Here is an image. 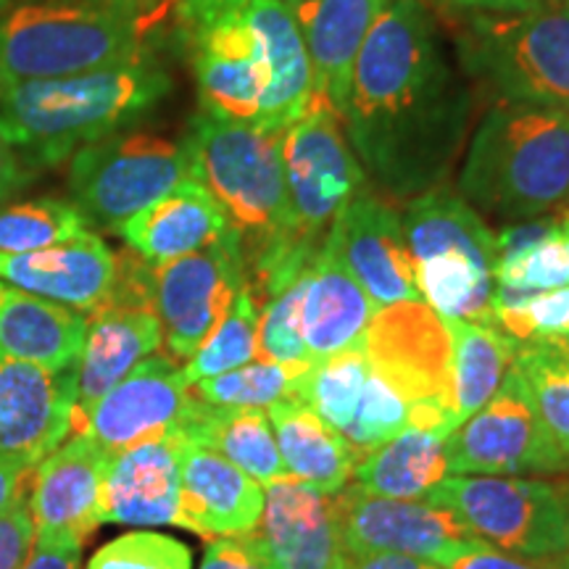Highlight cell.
I'll return each instance as SVG.
<instances>
[{
  "label": "cell",
  "instance_id": "6da1fadb",
  "mask_svg": "<svg viewBox=\"0 0 569 569\" xmlns=\"http://www.w3.org/2000/svg\"><path fill=\"white\" fill-rule=\"evenodd\" d=\"M475 101L438 13L425 0H393L356 59L340 117L369 188L398 203L446 188Z\"/></svg>",
  "mask_w": 569,
  "mask_h": 569
},
{
  "label": "cell",
  "instance_id": "7a4b0ae2",
  "mask_svg": "<svg viewBox=\"0 0 569 569\" xmlns=\"http://www.w3.org/2000/svg\"><path fill=\"white\" fill-rule=\"evenodd\" d=\"M201 111L282 132L315 101L301 27L284 0H172Z\"/></svg>",
  "mask_w": 569,
  "mask_h": 569
},
{
  "label": "cell",
  "instance_id": "3957f363",
  "mask_svg": "<svg viewBox=\"0 0 569 569\" xmlns=\"http://www.w3.org/2000/svg\"><path fill=\"white\" fill-rule=\"evenodd\" d=\"M172 92V77L153 56L24 82L0 92V138L27 169H53L80 148L122 132Z\"/></svg>",
  "mask_w": 569,
  "mask_h": 569
},
{
  "label": "cell",
  "instance_id": "277c9868",
  "mask_svg": "<svg viewBox=\"0 0 569 569\" xmlns=\"http://www.w3.org/2000/svg\"><path fill=\"white\" fill-rule=\"evenodd\" d=\"M172 0H42L0 17V92L153 56Z\"/></svg>",
  "mask_w": 569,
  "mask_h": 569
},
{
  "label": "cell",
  "instance_id": "5b68a950",
  "mask_svg": "<svg viewBox=\"0 0 569 569\" xmlns=\"http://www.w3.org/2000/svg\"><path fill=\"white\" fill-rule=\"evenodd\" d=\"M459 196L480 217L569 219V111L493 103L469 134Z\"/></svg>",
  "mask_w": 569,
  "mask_h": 569
},
{
  "label": "cell",
  "instance_id": "8992f818",
  "mask_svg": "<svg viewBox=\"0 0 569 569\" xmlns=\"http://www.w3.org/2000/svg\"><path fill=\"white\" fill-rule=\"evenodd\" d=\"M451 46L475 96L569 111V6L451 17Z\"/></svg>",
  "mask_w": 569,
  "mask_h": 569
},
{
  "label": "cell",
  "instance_id": "52a82bcc",
  "mask_svg": "<svg viewBox=\"0 0 569 569\" xmlns=\"http://www.w3.org/2000/svg\"><path fill=\"white\" fill-rule=\"evenodd\" d=\"M184 148L201 180L243 238L246 261L284 243L317 246L296 232L282 161V132L198 111Z\"/></svg>",
  "mask_w": 569,
  "mask_h": 569
},
{
  "label": "cell",
  "instance_id": "ba28073f",
  "mask_svg": "<svg viewBox=\"0 0 569 569\" xmlns=\"http://www.w3.org/2000/svg\"><path fill=\"white\" fill-rule=\"evenodd\" d=\"M419 298L443 319L493 322L496 232L448 188L411 198L401 213Z\"/></svg>",
  "mask_w": 569,
  "mask_h": 569
},
{
  "label": "cell",
  "instance_id": "9c48e42d",
  "mask_svg": "<svg viewBox=\"0 0 569 569\" xmlns=\"http://www.w3.org/2000/svg\"><path fill=\"white\" fill-rule=\"evenodd\" d=\"M422 501L451 511L490 549L525 561H546L565 549L569 496L561 480L451 475Z\"/></svg>",
  "mask_w": 569,
  "mask_h": 569
},
{
  "label": "cell",
  "instance_id": "30bf717a",
  "mask_svg": "<svg viewBox=\"0 0 569 569\" xmlns=\"http://www.w3.org/2000/svg\"><path fill=\"white\" fill-rule=\"evenodd\" d=\"M193 177L184 142L122 130L69 159V196L88 224L113 230Z\"/></svg>",
  "mask_w": 569,
  "mask_h": 569
},
{
  "label": "cell",
  "instance_id": "8fae6325",
  "mask_svg": "<svg viewBox=\"0 0 569 569\" xmlns=\"http://www.w3.org/2000/svg\"><path fill=\"white\" fill-rule=\"evenodd\" d=\"M161 348V322L153 301V267L140 256H117V280L103 306L88 315L77 359L74 425L140 361Z\"/></svg>",
  "mask_w": 569,
  "mask_h": 569
},
{
  "label": "cell",
  "instance_id": "7c38bea8",
  "mask_svg": "<svg viewBox=\"0 0 569 569\" xmlns=\"http://www.w3.org/2000/svg\"><path fill=\"white\" fill-rule=\"evenodd\" d=\"M243 288V238L234 227L201 251L153 267L156 315L169 359H190Z\"/></svg>",
  "mask_w": 569,
  "mask_h": 569
},
{
  "label": "cell",
  "instance_id": "4fadbf2b",
  "mask_svg": "<svg viewBox=\"0 0 569 569\" xmlns=\"http://www.w3.org/2000/svg\"><path fill=\"white\" fill-rule=\"evenodd\" d=\"M451 475L488 478H546L567 475L569 465L546 438L517 367L486 407L446 438Z\"/></svg>",
  "mask_w": 569,
  "mask_h": 569
},
{
  "label": "cell",
  "instance_id": "5bb4252c",
  "mask_svg": "<svg viewBox=\"0 0 569 569\" xmlns=\"http://www.w3.org/2000/svg\"><path fill=\"white\" fill-rule=\"evenodd\" d=\"M282 161L296 232L322 246L338 213L369 184L336 113L311 103L282 130Z\"/></svg>",
  "mask_w": 569,
  "mask_h": 569
},
{
  "label": "cell",
  "instance_id": "9a60e30c",
  "mask_svg": "<svg viewBox=\"0 0 569 569\" xmlns=\"http://www.w3.org/2000/svg\"><path fill=\"white\" fill-rule=\"evenodd\" d=\"M346 551L351 557L396 553L448 567L461 553L486 549L451 511L427 501H398L367 493L353 482L332 496Z\"/></svg>",
  "mask_w": 569,
  "mask_h": 569
},
{
  "label": "cell",
  "instance_id": "2e32d148",
  "mask_svg": "<svg viewBox=\"0 0 569 569\" xmlns=\"http://www.w3.org/2000/svg\"><path fill=\"white\" fill-rule=\"evenodd\" d=\"M322 246L365 288L375 309L401 301H422L403 238L401 213L369 184L338 213Z\"/></svg>",
  "mask_w": 569,
  "mask_h": 569
},
{
  "label": "cell",
  "instance_id": "e0dca14e",
  "mask_svg": "<svg viewBox=\"0 0 569 569\" xmlns=\"http://www.w3.org/2000/svg\"><path fill=\"white\" fill-rule=\"evenodd\" d=\"M365 353L375 372L386 377L411 409L430 403L448 409L451 338L443 317L425 301L377 309L365 338Z\"/></svg>",
  "mask_w": 569,
  "mask_h": 569
},
{
  "label": "cell",
  "instance_id": "ac0fdd59",
  "mask_svg": "<svg viewBox=\"0 0 569 569\" xmlns=\"http://www.w3.org/2000/svg\"><path fill=\"white\" fill-rule=\"evenodd\" d=\"M77 367L0 359V465L32 472L74 432Z\"/></svg>",
  "mask_w": 569,
  "mask_h": 569
},
{
  "label": "cell",
  "instance_id": "d6986e66",
  "mask_svg": "<svg viewBox=\"0 0 569 569\" xmlns=\"http://www.w3.org/2000/svg\"><path fill=\"white\" fill-rule=\"evenodd\" d=\"M193 386L169 356H148L74 425L106 453L177 430L193 407Z\"/></svg>",
  "mask_w": 569,
  "mask_h": 569
},
{
  "label": "cell",
  "instance_id": "ffe728a7",
  "mask_svg": "<svg viewBox=\"0 0 569 569\" xmlns=\"http://www.w3.org/2000/svg\"><path fill=\"white\" fill-rule=\"evenodd\" d=\"M188 446L190 438L177 427L109 453L101 480V522L132 528L174 525Z\"/></svg>",
  "mask_w": 569,
  "mask_h": 569
},
{
  "label": "cell",
  "instance_id": "44dd1931",
  "mask_svg": "<svg viewBox=\"0 0 569 569\" xmlns=\"http://www.w3.org/2000/svg\"><path fill=\"white\" fill-rule=\"evenodd\" d=\"M109 453L74 432L32 469L34 538L84 543L101 528V480Z\"/></svg>",
  "mask_w": 569,
  "mask_h": 569
},
{
  "label": "cell",
  "instance_id": "7402d4cb",
  "mask_svg": "<svg viewBox=\"0 0 569 569\" xmlns=\"http://www.w3.org/2000/svg\"><path fill=\"white\" fill-rule=\"evenodd\" d=\"M253 532L277 569H346L336 501L296 478L264 488V511Z\"/></svg>",
  "mask_w": 569,
  "mask_h": 569
},
{
  "label": "cell",
  "instance_id": "603a6c76",
  "mask_svg": "<svg viewBox=\"0 0 569 569\" xmlns=\"http://www.w3.org/2000/svg\"><path fill=\"white\" fill-rule=\"evenodd\" d=\"M393 0H298L290 3L301 27L311 77H315V101L343 117L356 59L361 48L390 9Z\"/></svg>",
  "mask_w": 569,
  "mask_h": 569
},
{
  "label": "cell",
  "instance_id": "cb8c5ba5",
  "mask_svg": "<svg viewBox=\"0 0 569 569\" xmlns=\"http://www.w3.org/2000/svg\"><path fill=\"white\" fill-rule=\"evenodd\" d=\"M0 280L46 301L90 315L111 296L117 253L84 230L67 243L32 253H0Z\"/></svg>",
  "mask_w": 569,
  "mask_h": 569
},
{
  "label": "cell",
  "instance_id": "d4e9b609",
  "mask_svg": "<svg viewBox=\"0 0 569 569\" xmlns=\"http://www.w3.org/2000/svg\"><path fill=\"white\" fill-rule=\"evenodd\" d=\"M264 511V486L211 448L190 440L182 457L177 528L206 540L243 536L259 525Z\"/></svg>",
  "mask_w": 569,
  "mask_h": 569
},
{
  "label": "cell",
  "instance_id": "484cf974",
  "mask_svg": "<svg viewBox=\"0 0 569 569\" xmlns=\"http://www.w3.org/2000/svg\"><path fill=\"white\" fill-rule=\"evenodd\" d=\"M230 227V217L211 190L190 177L119 224L117 234L146 264L159 267L217 243Z\"/></svg>",
  "mask_w": 569,
  "mask_h": 569
},
{
  "label": "cell",
  "instance_id": "4316f807",
  "mask_svg": "<svg viewBox=\"0 0 569 569\" xmlns=\"http://www.w3.org/2000/svg\"><path fill=\"white\" fill-rule=\"evenodd\" d=\"M375 311L353 274L325 246L319 248L306 277L301 306L303 343L311 361L365 346Z\"/></svg>",
  "mask_w": 569,
  "mask_h": 569
},
{
  "label": "cell",
  "instance_id": "83f0119b",
  "mask_svg": "<svg viewBox=\"0 0 569 569\" xmlns=\"http://www.w3.org/2000/svg\"><path fill=\"white\" fill-rule=\"evenodd\" d=\"M88 317L0 280V359L77 367Z\"/></svg>",
  "mask_w": 569,
  "mask_h": 569
},
{
  "label": "cell",
  "instance_id": "f1b7e54d",
  "mask_svg": "<svg viewBox=\"0 0 569 569\" xmlns=\"http://www.w3.org/2000/svg\"><path fill=\"white\" fill-rule=\"evenodd\" d=\"M277 448L290 478L325 496H336L353 480V451L322 417L296 398H282L267 409Z\"/></svg>",
  "mask_w": 569,
  "mask_h": 569
},
{
  "label": "cell",
  "instance_id": "f546056e",
  "mask_svg": "<svg viewBox=\"0 0 569 569\" xmlns=\"http://www.w3.org/2000/svg\"><path fill=\"white\" fill-rule=\"evenodd\" d=\"M180 430L193 443L217 451L259 486L267 488L277 480L290 478L280 448H277L267 409L211 407L201 398H193V407Z\"/></svg>",
  "mask_w": 569,
  "mask_h": 569
},
{
  "label": "cell",
  "instance_id": "4dcf8cb0",
  "mask_svg": "<svg viewBox=\"0 0 569 569\" xmlns=\"http://www.w3.org/2000/svg\"><path fill=\"white\" fill-rule=\"evenodd\" d=\"M451 338L448 409L457 425L486 407L517 361L519 343L496 322L443 319Z\"/></svg>",
  "mask_w": 569,
  "mask_h": 569
},
{
  "label": "cell",
  "instance_id": "1f68e13d",
  "mask_svg": "<svg viewBox=\"0 0 569 569\" xmlns=\"http://www.w3.org/2000/svg\"><path fill=\"white\" fill-rule=\"evenodd\" d=\"M446 438L438 430L409 427L372 448L353 469V482L367 493L398 501H422L448 475Z\"/></svg>",
  "mask_w": 569,
  "mask_h": 569
},
{
  "label": "cell",
  "instance_id": "d6a6232c",
  "mask_svg": "<svg viewBox=\"0 0 569 569\" xmlns=\"http://www.w3.org/2000/svg\"><path fill=\"white\" fill-rule=\"evenodd\" d=\"M369 372H372V365H369L365 346L327 356V359L315 361L298 377L290 398L306 403L332 430L343 432L351 425L356 407H359Z\"/></svg>",
  "mask_w": 569,
  "mask_h": 569
},
{
  "label": "cell",
  "instance_id": "836d02e7",
  "mask_svg": "<svg viewBox=\"0 0 569 569\" xmlns=\"http://www.w3.org/2000/svg\"><path fill=\"white\" fill-rule=\"evenodd\" d=\"M515 367L546 438L569 465V356L546 343H519Z\"/></svg>",
  "mask_w": 569,
  "mask_h": 569
},
{
  "label": "cell",
  "instance_id": "e575fe53",
  "mask_svg": "<svg viewBox=\"0 0 569 569\" xmlns=\"http://www.w3.org/2000/svg\"><path fill=\"white\" fill-rule=\"evenodd\" d=\"M71 201L63 198H30L0 206V253H32L53 248L88 230Z\"/></svg>",
  "mask_w": 569,
  "mask_h": 569
},
{
  "label": "cell",
  "instance_id": "d590c367",
  "mask_svg": "<svg viewBox=\"0 0 569 569\" xmlns=\"http://www.w3.org/2000/svg\"><path fill=\"white\" fill-rule=\"evenodd\" d=\"M259 309L261 306L248 293V288L240 290L217 330L206 338V343L182 367L184 380L190 386L251 365L259 356Z\"/></svg>",
  "mask_w": 569,
  "mask_h": 569
},
{
  "label": "cell",
  "instance_id": "8d00e7d4",
  "mask_svg": "<svg viewBox=\"0 0 569 569\" xmlns=\"http://www.w3.org/2000/svg\"><path fill=\"white\" fill-rule=\"evenodd\" d=\"M493 322L517 343H553L569 332V284L553 290L496 284Z\"/></svg>",
  "mask_w": 569,
  "mask_h": 569
},
{
  "label": "cell",
  "instance_id": "74e56055",
  "mask_svg": "<svg viewBox=\"0 0 569 569\" xmlns=\"http://www.w3.org/2000/svg\"><path fill=\"white\" fill-rule=\"evenodd\" d=\"M311 367V365H309ZM309 367L274 365V361H251L232 372L209 377L193 386V396L211 407H248L269 409L282 398L293 396V388Z\"/></svg>",
  "mask_w": 569,
  "mask_h": 569
},
{
  "label": "cell",
  "instance_id": "f35d334b",
  "mask_svg": "<svg viewBox=\"0 0 569 569\" xmlns=\"http://www.w3.org/2000/svg\"><path fill=\"white\" fill-rule=\"evenodd\" d=\"M496 284L519 290H553L569 284V219L553 217L536 243L496 261Z\"/></svg>",
  "mask_w": 569,
  "mask_h": 569
},
{
  "label": "cell",
  "instance_id": "ab89813d",
  "mask_svg": "<svg viewBox=\"0 0 569 569\" xmlns=\"http://www.w3.org/2000/svg\"><path fill=\"white\" fill-rule=\"evenodd\" d=\"M411 427V403L390 386L386 377L369 372L367 386L361 390L359 407L351 425L340 436L353 451L356 461H361L369 451L382 446L386 440L401 436Z\"/></svg>",
  "mask_w": 569,
  "mask_h": 569
},
{
  "label": "cell",
  "instance_id": "60d3db41",
  "mask_svg": "<svg viewBox=\"0 0 569 569\" xmlns=\"http://www.w3.org/2000/svg\"><path fill=\"white\" fill-rule=\"evenodd\" d=\"M306 272L282 293L261 303L259 309V359L274 361V365L309 367V351L303 343L301 330V306L306 293Z\"/></svg>",
  "mask_w": 569,
  "mask_h": 569
},
{
  "label": "cell",
  "instance_id": "b9f144b4",
  "mask_svg": "<svg viewBox=\"0 0 569 569\" xmlns=\"http://www.w3.org/2000/svg\"><path fill=\"white\" fill-rule=\"evenodd\" d=\"M84 569H193V553L172 536L134 530L101 546Z\"/></svg>",
  "mask_w": 569,
  "mask_h": 569
},
{
  "label": "cell",
  "instance_id": "7bdbcfd3",
  "mask_svg": "<svg viewBox=\"0 0 569 569\" xmlns=\"http://www.w3.org/2000/svg\"><path fill=\"white\" fill-rule=\"evenodd\" d=\"M34 546V522L27 493L0 509V569H24Z\"/></svg>",
  "mask_w": 569,
  "mask_h": 569
},
{
  "label": "cell",
  "instance_id": "ee69618b",
  "mask_svg": "<svg viewBox=\"0 0 569 569\" xmlns=\"http://www.w3.org/2000/svg\"><path fill=\"white\" fill-rule=\"evenodd\" d=\"M198 569H277L256 532L209 540Z\"/></svg>",
  "mask_w": 569,
  "mask_h": 569
},
{
  "label": "cell",
  "instance_id": "f6af8a7d",
  "mask_svg": "<svg viewBox=\"0 0 569 569\" xmlns=\"http://www.w3.org/2000/svg\"><path fill=\"white\" fill-rule=\"evenodd\" d=\"M436 13L446 19L467 17V13H517L543 6L546 0H425Z\"/></svg>",
  "mask_w": 569,
  "mask_h": 569
},
{
  "label": "cell",
  "instance_id": "bcb514c9",
  "mask_svg": "<svg viewBox=\"0 0 569 569\" xmlns=\"http://www.w3.org/2000/svg\"><path fill=\"white\" fill-rule=\"evenodd\" d=\"M80 553L82 546L74 540L34 538L24 569H80Z\"/></svg>",
  "mask_w": 569,
  "mask_h": 569
},
{
  "label": "cell",
  "instance_id": "7dc6e473",
  "mask_svg": "<svg viewBox=\"0 0 569 569\" xmlns=\"http://www.w3.org/2000/svg\"><path fill=\"white\" fill-rule=\"evenodd\" d=\"M38 172L24 167V161L19 159L17 151L0 138V206L11 203L21 190H27L32 184Z\"/></svg>",
  "mask_w": 569,
  "mask_h": 569
},
{
  "label": "cell",
  "instance_id": "c3c4849f",
  "mask_svg": "<svg viewBox=\"0 0 569 569\" xmlns=\"http://www.w3.org/2000/svg\"><path fill=\"white\" fill-rule=\"evenodd\" d=\"M446 569H549V567L538 565V561L509 557V553H501L486 546V549L461 553V557L453 559Z\"/></svg>",
  "mask_w": 569,
  "mask_h": 569
},
{
  "label": "cell",
  "instance_id": "681fc988",
  "mask_svg": "<svg viewBox=\"0 0 569 569\" xmlns=\"http://www.w3.org/2000/svg\"><path fill=\"white\" fill-rule=\"evenodd\" d=\"M346 569H443L430 561L411 559V557H396V553H369V557H351L348 553Z\"/></svg>",
  "mask_w": 569,
  "mask_h": 569
},
{
  "label": "cell",
  "instance_id": "f907efd6",
  "mask_svg": "<svg viewBox=\"0 0 569 569\" xmlns=\"http://www.w3.org/2000/svg\"><path fill=\"white\" fill-rule=\"evenodd\" d=\"M32 472L27 469L11 467V465H0V509H6L9 503L17 501L19 496L27 493V478Z\"/></svg>",
  "mask_w": 569,
  "mask_h": 569
},
{
  "label": "cell",
  "instance_id": "816d5d0a",
  "mask_svg": "<svg viewBox=\"0 0 569 569\" xmlns=\"http://www.w3.org/2000/svg\"><path fill=\"white\" fill-rule=\"evenodd\" d=\"M565 488H567V496H569V475L565 478ZM543 567H549V569H569V532H567L565 549H561L553 559L546 561Z\"/></svg>",
  "mask_w": 569,
  "mask_h": 569
},
{
  "label": "cell",
  "instance_id": "f5cc1de1",
  "mask_svg": "<svg viewBox=\"0 0 569 569\" xmlns=\"http://www.w3.org/2000/svg\"><path fill=\"white\" fill-rule=\"evenodd\" d=\"M546 346H553V348H557V351H561V353H567V356H569V332H567L565 338L553 340V343H546Z\"/></svg>",
  "mask_w": 569,
  "mask_h": 569
},
{
  "label": "cell",
  "instance_id": "db71d44e",
  "mask_svg": "<svg viewBox=\"0 0 569 569\" xmlns=\"http://www.w3.org/2000/svg\"><path fill=\"white\" fill-rule=\"evenodd\" d=\"M21 3H42V0H0L3 9H13V6H21Z\"/></svg>",
  "mask_w": 569,
  "mask_h": 569
},
{
  "label": "cell",
  "instance_id": "11a10c76",
  "mask_svg": "<svg viewBox=\"0 0 569 569\" xmlns=\"http://www.w3.org/2000/svg\"><path fill=\"white\" fill-rule=\"evenodd\" d=\"M546 3H561V6H569V0H546Z\"/></svg>",
  "mask_w": 569,
  "mask_h": 569
},
{
  "label": "cell",
  "instance_id": "9f6ffc18",
  "mask_svg": "<svg viewBox=\"0 0 569 569\" xmlns=\"http://www.w3.org/2000/svg\"><path fill=\"white\" fill-rule=\"evenodd\" d=\"M284 3H298V0H284Z\"/></svg>",
  "mask_w": 569,
  "mask_h": 569
}]
</instances>
